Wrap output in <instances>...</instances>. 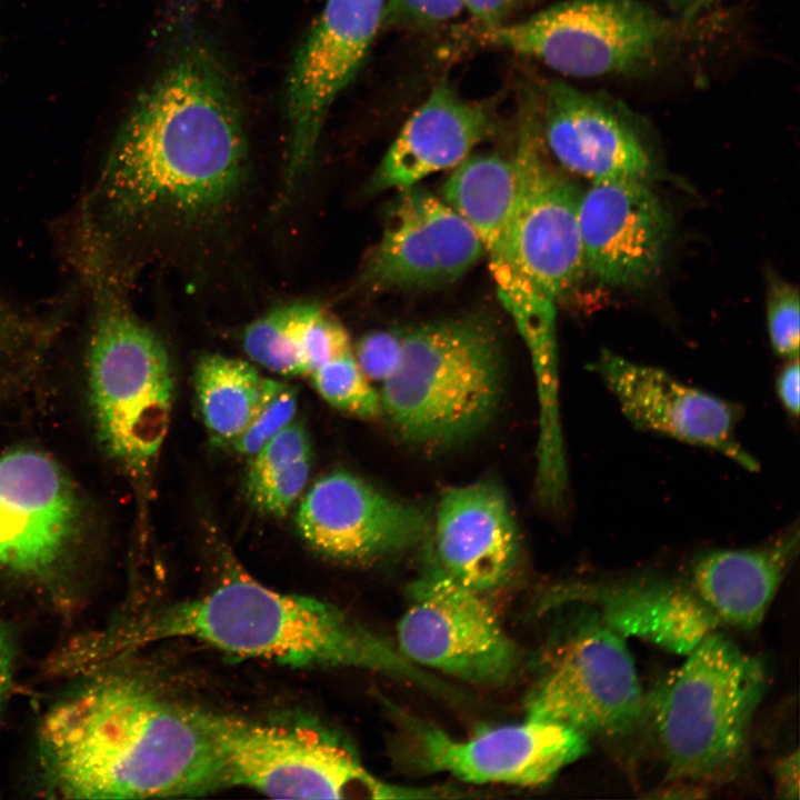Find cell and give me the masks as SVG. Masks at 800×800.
Here are the masks:
<instances>
[{"instance_id": "1", "label": "cell", "mask_w": 800, "mask_h": 800, "mask_svg": "<svg viewBox=\"0 0 800 800\" xmlns=\"http://www.w3.org/2000/svg\"><path fill=\"white\" fill-rule=\"evenodd\" d=\"M247 164L232 79L209 46L186 37L136 99L80 224L104 246L124 228L212 217L238 194Z\"/></svg>"}, {"instance_id": "2", "label": "cell", "mask_w": 800, "mask_h": 800, "mask_svg": "<svg viewBox=\"0 0 800 800\" xmlns=\"http://www.w3.org/2000/svg\"><path fill=\"white\" fill-rule=\"evenodd\" d=\"M39 740L46 777L66 798L194 797L226 787L193 709L131 678L103 677L63 699Z\"/></svg>"}, {"instance_id": "3", "label": "cell", "mask_w": 800, "mask_h": 800, "mask_svg": "<svg viewBox=\"0 0 800 800\" xmlns=\"http://www.w3.org/2000/svg\"><path fill=\"white\" fill-rule=\"evenodd\" d=\"M173 638L293 668L370 670L446 699L459 696L337 606L272 590L243 574L231 576L203 596L159 609L131 628L126 640L142 643Z\"/></svg>"}, {"instance_id": "4", "label": "cell", "mask_w": 800, "mask_h": 800, "mask_svg": "<svg viewBox=\"0 0 800 800\" xmlns=\"http://www.w3.org/2000/svg\"><path fill=\"white\" fill-rule=\"evenodd\" d=\"M77 267L90 300L89 398L107 452L132 474L156 459L169 428L174 379L168 350L133 312L116 269L78 240Z\"/></svg>"}, {"instance_id": "5", "label": "cell", "mask_w": 800, "mask_h": 800, "mask_svg": "<svg viewBox=\"0 0 800 800\" xmlns=\"http://www.w3.org/2000/svg\"><path fill=\"white\" fill-rule=\"evenodd\" d=\"M502 340L480 313L406 330L400 359L381 383V412L409 442L446 446L484 427L501 394Z\"/></svg>"}, {"instance_id": "6", "label": "cell", "mask_w": 800, "mask_h": 800, "mask_svg": "<svg viewBox=\"0 0 800 800\" xmlns=\"http://www.w3.org/2000/svg\"><path fill=\"white\" fill-rule=\"evenodd\" d=\"M653 693L652 723L677 778L719 779L742 758L767 684L760 659L718 631Z\"/></svg>"}, {"instance_id": "7", "label": "cell", "mask_w": 800, "mask_h": 800, "mask_svg": "<svg viewBox=\"0 0 800 800\" xmlns=\"http://www.w3.org/2000/svg\"><path fill=\"white\" fill-rule=\"evenodd\" d=\"M222 767L226 787L282 799H438L452 790L400 786L370 772L329 731L304 723L248 720L193 708Z\"/></svg>"}, {"instance_id": "8", "label": "cell", "mask_w": 800, "mask_h": 800, "mask_svg": "<svg viewBox=\"0 0 800 800\" xmlns=\"http://www.w3.org/2000/svg\"><path fill=\"white\" fill-rule=\"evenodd\" d=\"M670 33L669 21L637 0H567L522 21L484 28L481 37L561 74L594 78L640 70Z\"/></svg>"}, {"instance_id": "9", "label": "cell", "mask_w": 800, "mask_h": 800, "mask_svg": "<svg viewBox=\"0 0 800 800\" xmlns=\"http://www.w3.org/2000/svg\"><path fill=\"white\" fill-rule=\"evenodd\" d=\"M397 624L398 649L413 664L477 684H500L516 671L514 642L481 592L429 568L409 587Z\"/></svg>"}, {"instance_id": "10", "label": "cell", "mask_w": 800, "mask_h": 800, "mask_svg": "<svg viewBox=\"0 0 800 800\" xmlns=\"http://www.w3.org/2000/svg\"><path fill=\"white\" fill-rule=\"evenodd\" d=\"M512 162L514 250L530 282L556 302L586 273L578 223L582 192L549 159L534 100L522 108Z\"/></svg>"}, {"instance_id": "11", "label": "cell", "mask_w": 800, "mask_h": 800, "mask_svg": "<svg viewBox=\"0 0 800 800\" xmlns=\"http://www.w3.org/2000/svg\"><path fill=\"white\" fill-rule=\"evenodd\" d=\"M384 6L386 0H327L298 49L286 87L283 199L311 168L327 112L364 62Z\"/></svg>"}, {"instance_id": "12", "label": "cell", "mask_w": 800, "mask_h": 800, "mask_svg": "<svg viewBox=\"0 0 800 800\" xmlns=\"http://www.w3.org/2000/svg\"><path fill=\"white\" fill-rule=\"evenodd\" d=\"M643 709L622 636L594 624L564 644L526 702L527 719L560 723L586 736L624 734L639 723Z\"/></svg>"}, {"instance_id": "13", "label": "cell", "mask_w": 800, "mask_h": 800, "mask_svg": "<svg viewBox=\"0 0 800 800\" xmlns=\"http://www.w3.org/2000/svg\"><path fill=\"white\" fill-rule=\"evenodd\" d=\"M398 191L382 236L360 271L358 288L436 289L457 281L484 256L473 228L443 199L418 184Z\"/></svg>"}, {"instance_id": "14", "label": "cell", "mask_w": 800, "mask_h": 800, "mask_svg": "<svg viewBox=\"0 0 800 800\" xmlns=\"http://www.w3.org/2000/svg\"><path fill=\"white\" fill-rule=\"evenodd\" d=\"M411 763L470 783L537 787L550 782L589 749L587 736L563 724L527 719L457 739L408 719Z\"/></svg>"}, {"instance_id": "15", "label": "cell", "mask_w": 800, "mask_h": 800, "mask_svg": "<svg viewBox=\"0 0 800 800\" xmlns=\"http://www.w3.org/2000/svg\"><path fill=\"white\" fill-rule=\"evenodd\" d=\"M313 550L347 563H367L404 551L427 532L424 514L347 471L318 479L296 513Z\"/></svg>"}, {"instance_id": "16", "label": "cell", "mask_w": 800, "mask_h": 800, "mask_svg": "<svg viewBox=\"0 0 800 800\" xmlns=\"http://www.w3.org/2000/svg\"><path fill=\"white\" fill-rule=\"evenodd\" d=\"M442 196L478 234L488 254L499 298L522 339L556 330V302L530 282L514 250L512 159L497 153L469 156L446 181Z\"/></svg>"}, {"instance_id": "17", "label": "cell", "mask_w": 800, "mask_h": 800, "mask_svg": "<svg viewBox=\"0 0 800 800\" xmlns=\"http://www.w3.org/2000/svg\"><path fill=\"white\" fill-rule=\"evenodd\" d=\"M593 367L633 427L708 448L748 471L759 469L738 440V413L730 402L609 350Z\"/></svg>"}, {"instance_id": "18", "label": "cell", "mask_w": 800, "mask_h": 800, "mask_svg": "<svg viewBox=\"0 0 800 800\" xmlns=\"http://www.w3.org/2000/svg\"><path fill=\"white\" fill-rule=\"evenodd\" d=\"M578 223L586 272L602 283L632 289L657 276L671 220L643 180L591 181L581 193Z\"/></svg>"}, {"instance_id": "19", "label": "cell", "mask_w": 800, "mask_h": 800, "mask_svg": "<svg viewBox=\"0 0 800 800\" xmlns=\"http://www.w3.org/2000/svg\"><path fill=\"white\" fill-rule=\"evenodd\" d=\"M79 524V503L66 473L34 450L0 456V568L36 574L51 569Z\"/></svg>"}, {"instance_id": "20", "label": "cell", "mask_w": 800, "mask_h": 800, "mask_svg": "<svg viewBox=\"0 0 800 800\" xmlns=\"http://www.w3.org/2000/svg\"><path fill=\"white\" fill-rule=\"evenodd\" d=\"M547 150L567 171L590 179H640L651 170L633 126L603 99L554 81L540 111Z\"/></svg>"}, {"instance_id": "21", "label": "cell", "mask_w": 800, "mask_h": 800, "mask_svg": "<svg viewBox=\"0 0 800 800\" xmlns=\"http://www.w3.org/2000/svg\"><path fill=\"white\" fill-rule=\"evenodd\" d=\"M436 564L461 584L484 593L501 586L519 556L518 527L503 491L493 482L454 487L439 501Z\"/></svg>"}, {"instance_id": "22", "label": "cell", "mask_w": 800, "mask_h": 800, "mask_svg": "<svg viewBox=\"0 0 800 800\" xmlns=\"http://www.w3.org/2000/svg\"><path fill=\"white\" fill-rule=\"evenodd\" d=\"M494 130L489 108L462 98L443 78L404 122L377 167L369 189L401 190L434 172L456 168Z\"/></svg>"}, {"instance_id": "23", "label": "cell", "mask_w": 800, "mask_h": 800, "mask_svg": "<svg viewBox=\"0 0 800 800\" xmlns=\"http://www.w3.org/2000/svg\"><path fill=\"white\" fill-rule=\"evenodd\" d=\"M798 547L794 527L761 547L704 552L692 568L696 593L718 620L754 629L762 622Z\"/></svg>"}, {"instance_id": "24", "label": "cell", "mask_w": 800, "mask_h": 800, "mask_svg": "<svg viewBox=\"0 0 800 800\" xmlns=\"http://www.w3.org/2000/svg\"><path fill=\"white\" fill-rule=\"evenodd\" d=\"M604 626L678 654H688L716 631L718 618L699 596L679 584L657 579L592 589Z\"/></svg>"}, {"instance_id": "25", "label": "cell", "mask_w": 800, "mask_h": 800, "mask_svg": "<svg viewBox=\"0 0 800 800\" xmlns=\"http://www.w3.org/2000/svg\"><path fill=\"white\" fill-rule=\"evenodd\" d=\"M277 382L243 360L217 353L202 356L196 364L194 386L211 441L220 447H232Z\"/></svg>"}, {"instance_id": "26", "label": "cell", "mask_w": 800, "mask_h": 800, "mask_svg": "<svg viewBox=\"0 0 800 800\" xmlns=\"http://www.w3.org/2000/svg\"><path fill=\"white\" fill-rule=\"evenodd\" d=\"M317 304L304 301L287 303L249 323L242 333L248 357L280 376H308L303 337Z\"/></svg>"}, {"instance_id": "27", "label": "cell", "mask_w": 800, "mask_h": 800, "mask_svg": "<svg viewBox=\"0 0 800 800\" xmlns=\"http://www.w3.org/2000/svg\"><path fill=\"white\" fill-rule=\"evenodd\" d=\"M309 376L317 392L333 408L364 419L381 413L379 393L362 373L353 351L333 358Z\"/></svg>"}, {"instance_id": "28", "label": "cell", "mask_w": 800, "mask_h": 800, "mask_svg": "<svg viewBox=\"0 0 800 800\" xmlns=\"http://www.w3.org/2000/svg\"><path fill=\"white\" fill-rule=\"evenodd\" d=\"M311 464L308 457L246 484L249 500L269 516H286L306 488Z\"/></svg>"}, {"instance_id": "29", "label": "cell", "mask_w": 800, "mask_h": 800, "mask_svg": "<svg viewBox=\"0 0 800 800\" xmlns=\"http://www.w3.org/2000/svg\"><path fill=\"white\" fill-rule=\"evenodd\" d=\"M298 408L297 390L277 382L251 423L232 444L241 456H254L272 437L294 420Z\"/></svg>"}, {"instance_id": "30", "label": "cell", "mask_w": 800, "mask_h": 800, "mask_svg": "<svg viewBox=\"0 0 800 800\" xmlns=\"http://www.w3.org/2000/svg\"><path fill=\"white\" fill-rule=\"evenodd\" d=\"M799 292L780 279H772L767 297V324L774 352L787 359L799 358Z\"/></svg>"}, {"instance_id": "31", "label": "cell", "mask_w": 800, "mask_h": 800, "mask_svg": "<svg viewBox=\"0 0 800 800\" xmlns=\"http://www.w3.org/2000/svg\"><path fill=\"white\" fill-rule=\"evenodd\" d=\"M308 457H312L309 433L301 421L293 420L251 457L246 484Z\"/></svg>"}, {"instance_id": "32", "label": "cell", "mask_w": 800, "mask_h": 800, "mask_svg": "<svg viewBox=\"0 0 800 800\" xmlns=\"http://www.w3.org/2000/svg\"><path fill=\"white\" fill-rule=\"evenodd\" d=\"M352 351L342 324L319 303L310 316L303 337V358L308 376L323 363Z\"/></svg>"}, {"instance_id": "33", "label": "cell", "mask_w": 800, "mask_h": 800, "mask_svg": "<svg viewBox=\"0 0 800 800\" xmlns=\"http://www.w3.org/2000/svg\"><path fill=\"white\" fill-rule=\"evenodd\" d=\"M406 330H374L357 343L353 356L369 381L380 384L392 373L400 359Z\"/></svg>"}, {"instance_id": "34", "label": "cell", "mask_w": 800, "mask_h": 800, "mask_svg": "<svg viewBox=\"0 0 800 800\" xmlns=\"http://www.w3.org/2000/svg\"><path fill=\"white\" fill-rule=\"evenodd\" d=\"M464 10L462 0H386L384 24L430 27L448 22Z\"/></svg>"}, {"instance_id": "35", "label": "cell", "mask_w": 800, "mask_h": 800, "mask_svg": "<svg viewBox=\"0 0 800 800\" xmlns=\"http://www.w3.org/2000/svg\"><path fill=\"white\" fill-rule=\"evenodd\" d=\"M37 328L38 322L0 296V356L27 347L34 337Z\"/></svg>"}, {"instance_id": "36", "label": "cell", "mask_w": 800, "mask_h": 800, "mask_svg": "<svg viewBox=\"0 0 800 800\" xmlns=\"http://www.w3.org/2000/svg\"><path fill=\"white\" fill-rule=\"evenodd\" d=\"M463 8L484 28L499 26L522 0H462Z\"/></svg>"}, {"instance_id": "37", "label": "cell", "mask_w": 800, "mask_h": 800, "mask_svg": "<svg viewBox=\"0 0 800 800\" xmlns=\"http://www.w3.org/2000/svg\"><path fill=\"white\" fill-rule=\"evenodd\" d=\"M799 358L788 360L776 381L778 397L783 408L793 417L799 414Z\"/></svg>"}, {"instance_id": "38", "label": "cell", "mask_w": 800, "mask_h": 800, "mask_svg": "<svg viewBox=\"0 0 800 800\" xmlns=\"http://www.w3.org/2000/svg\"><path fill=\"white\" fill-rule=\"evenodd\" d=\"M774 781L778 796L783 799H799V751L779 759L774 766Z\"/></svg>"}, {"instance_id": "39", "label": "cell", "mask_w": 800, "mask_h": 800, "mask_svg": "<svg viewBox=\"0 0 800 800\" xmlns=\"http://www.w3.org/2000/svg\"><path fill=\"white\" fill-rule=\"evenodd\" d=\"M13 677V656L10 641L0 627V707L6 701Z\"/></svg>"}, {"instance_id": "40", "label": "cell", "mask_w": 800, "mask_h": 800, "mask_svg": "<svg viewBox=\"0 0 800 800\" xmlns=\"http://www.w3.org/2000/svg\"><path fill=\"white\" fill-rule=\"evenodd\" d=\"M704 790L696 787V786H674L672 788H668L666 790H662V794H657L658 798H670V799H678V798H703L706 797L703 794Z\"/></svg>"}, {"instance_id": "41", "label": "cell", "mask_w": 800, "mask_h": 800, "mask_svg": "<svg viewBox=\"0 0 800 800\" xmlns=\"http://www.w3.org/2000/svg\"><path fill=\"white\" fill-rule=\"evenodd\" d=\"M699 1H701V2H710V1H713V0H699Z\"/></svg>"}]
</instances>
